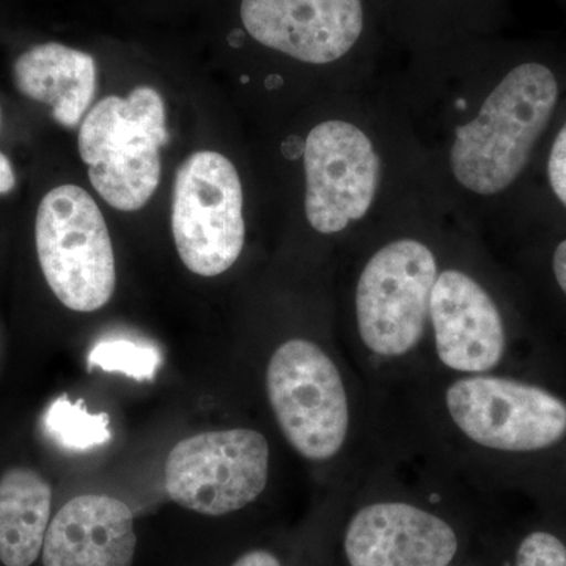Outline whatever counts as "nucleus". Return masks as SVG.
I'll return each mask as SVG.
<instances>
[{
  "mask_svg": "<svg viewBox=\"0 0 566 566\" xmlns=\"http://www.w3.org/2000/svg\"><path fill=\"white\" fill-rule=\"evenodd\" d=\"M35 243L44 279L65 307L91 314L109 303L114 248L91 193L74 185L48 192L36 211Z\"/></svg>",
  "mask_w": 566,
  "mask_h": 566,
  "instance_id": "obj_6",
  "label": "nucleus"
},
{
  "mask_svg": "<svg viewBox=\"0 0 566 566\" xmlns=\"http://www.w3.org/2000/svg\"><path fill=\"white\" fill-rule=\"evenodd\" d=\"M172 233L181 262L193 274L214 277L240 259L243 188L221 153L197 151L181 164L174 185Z\"/></svg>",
  "mask_w": 566,
  "mask_h": 566,
  "instance_id": "obj_7",
  "label": "nucleus"
},
{
  "mask_svg": "<svg viewBox=\"0 0 566 566\" xmlns=\"http://www.w3.org/2000/svg\"><path fill=\"white\" fill-rule=\"evenodd\" d=\"M241 81H243V82H248V81H249V77H248V76H243V77H241Z\"/></svg>",
  "mask_w": 566,
  "mask_h": 566,
  "instance_id": "obj_24",
  "label": "nucleus"
},
{
  "mask_svg": "<svg viewBox=\"0 0 566 566\" xmlns=\"http://www.w3.org/2000/svg\"><path fill=\"white\" fill-rule=\"evenodd\" d=\"M305 216L323 234L360 221L378 192L379 156L367 134L342 120L319 123L304 144Z\"/></svg>",
  "mask_w": 566,
  "mask_h": 566,
  "instance_id": "obj_9",
  "label": "nucleus"
},
{
  "mask_svg": "<svg viewBox=\"0 0 566 566\" xmlns=\"http://www.w3.org/2000/svg\"><path fill=\"white\" fill-rule=\"evenodd\" d=\"M18 91L52 107L55 120L76 128L96 92V65L87 52L61 43L36 44L13 66Z\"/></svg>",
  "mask_w": 566,
  "mask_h": 566,
  "instance_id": "obj_14",
  "label": "nucleus"
},
{
  "mask_svg": "<svg viewBox=\"0 0 566 566\" xmlns=\"http://www.w3.org/2000/svg\"><path fill=\"white\" fill-rule=\"evenodd\" d=\"M14 182H17V178H14L9 158L0 153V193L10 192L14 188Z\"/></svg>",
  "mask_w": 566,
  "mask_h": 566,
  "instance_id": "obj_22",
  "label": "nucleus"
},
{
  "mask_svg": "<svg viewBox=\"0 0 566 566\" xmlns=\"http://www.w3.org/2000/svg\"><path fill=\"white\" fill-rule=\"evenodd\" d=\"M457 528L444 516L406 499H376L349 517L344 535L348 566H452Z\"/></svg>",
  "mask_w": 566,
  "mask_h": 566,
  "instance_id": "obj_11",
  "label": "nucleus"
},
{
  "mask_svg": "<svg viewBox=\"0 0 566 566\" xmlns=\"http://www.w3.org/2000/svg\"><path fill=\"white\" fill-rule=\"evenodd\" d=\"M557 99V80L547 66L528 62L510 71L474 120L457 128L450 150L455 180L480 196L510 188L526 169Z\"/></svg>",
  "mask_w": 566,
  "mask_h": 566,
  "instance_id": "obj_1",
  "label": "nucleus"
},
{
  "mask_svg": "<svg viewBox=\"0 0 566 566\" xmlns=\"http://www.w3.org/2000/svg\"><path fill=\"white\" fill-rule=\"evenodd\" d=\"M553 271L558 286L566 294V240L562 241L554 251Z\"/></svg>",
  "mask_w": 566,
  "mask_h": 566,
  "instance_id": "obj_21",
  "label": "nucleus"
},
{
  "mask_svg": "<svg viewBox=\"0 0 566 566\" xmlns=\"http://www.w3.org/2000/svg\"><path fill=\"white\" fill-rule=\"evenodd\" d=\"M137 538L129 506L109 495L71 499L48 526L44 566H132Z\"/></svg>",
  "mask_w": 566,
  "mask_h": 566,
  "instance_id": "obj_13",
  "label": "nucleus"
},
{
  "mask_svg": "<svg viewBox=\"0 0 566 566\" xmlns=\"http://www.w3.org/2000/svg\"><path fill=\"white\" fill-rule=\"evenodd\" d=\"M439 264L422 241L382 245L365 263L354 292V322L365 364L397 368L416 360L430 326Z\"/></svg>",
  "mask_w": 566,
  "mask_h": 566,
  "instance_id": "obj_2",
  "label": "nucleus"
},
{
  "mask_svg": "<svg viewBox=\"0 0 566 566\" xmlns=\"http://www.w3.org/2000/svg\"><path fill=\"white\" fill-rule=\"evenodd\" d=\"M547 178L551 188L560 203L566 208V123L554 140L547 161Z\"/></svg>",
  "mask_w": 566,
  "mask_h": 566,
  "instance_id": "obj_19",
  "label": "nucleus"
},
{
  "mask_svg": "<svg viewBox=\"0 0 566 566\" xmlns=\"http://www.w3.org/2000/svg\"><path fill=\"white\" fill-rule=\"evenodd\" d=\"M270 444L251 428L182 439L166 461L167 494L192 512L222 516L255 502L270 479Z\"/></svg>",
  "mask_w": 566,
  "mask_h": 566,
  "instance_id": "obj_8",
  "label": "nucleus"
},
{
  "mask_svg": "<svg viewBox=\"0 0 566 566\" xmlns=\"http://www.w3.org/2000/svg\"><path fill=\"white\" fill-rule=\"evenodd\" d=\"M266 394L275 422L294 452L327 464L356 436L357 406L344 370L323 346L290 338L271 356Z\"/></svg>",
  "mask_w": 566,
  "mask_h": 566,
  "instance_id": "obj_3",
  "label": "nucleus"
},
{
  "mask_svg": "<svg viewBox=\"0 0 566 566\" xmlns=\"http://www.w3.org/2000/svg\"><path fill=\"white\" fill-rule=\"evenodd\" d=\"M515 566H566V545L551 532H532L517 546Z\"/></svg>",
  "mask_w": 566,
  "mask_h": 566,
  "instance_id": "obj_18",
  "label": "nucleus"
},
{
  "mask_svg": "<svg viewBox=\"0 0 566 566\" xmlns=\"http://www.w3.org/2000/svg\"><path fill=\"white\" fill-rule=\"evenodd\" d=\"M252 39L296 61L331 63L353 50L364 31L363 0H243Z\"/></svg>",
  "mask_w": 566,
  "mask_h": 566,
  "instance_id": "obj_12",
  "label": "nucleus"
},
{
  "mask_svg": "<svg viewBox=\"0 0 566 566\" xmlns=\"http://www.w3.org/2000/svg\"><path fill=\"white\" fill-rule=\"evenodd\" d=\"M431 354L450 376L495 374L506 354L504 316L471 274L439 271L430 300Z\"/></svg>",
  "mask_w": 566,
  "mask_h": 566,
  "instance_id": "obj_10",
  "label": "nucleus"
},
{
  "mask_svg": "<svg viewBox=\"0 0 566 566\" xmlns=\"http://www.w3.org/2000/svg\"><path fill=\"white\" fill-rule=\"evenodd\" d=\"M91 368L104 371H120L134 379H151L161 364V356L150 346L133 344L128 340H106L92 349L88 356Z\"/></svg>",
  "mask_w": 566,
  "mask_h": 566,
  "instance_id": "obj_17",
  "label": "nucleus"
},
{
  "mask_svg": "<svg viewBox=\"0 0 566 566\" xmlns=\"http://www.w3.org/2000/svg\"><path fill=\"white\" fill-rule=\"evenodd\" d=\"M50 483L28 468H13L0 479V560L31 566L43 549L50 526Z\"/></svg>",
  "mask_w": 566,
  "mask_h": 566,
  "instance_id": "obj_15",
  "label": "nucleus"
},
{
  "mask_svg": "<svg viewBox=\"0 0 566 566\" xmlns=\"http://www.w3.org/2000/svg\"><path fill=\"white\" fill-rule=\"evenodd\" d=\"M232 566H282L270 551L253 549L238 558Z\"/></svg>",
  "mask_w": 566,
  "mask_h": 566,
  "instance_id": "obj_20",
  "label": "nucleus"
},
{
  "mask_svg": "<svg viewBox=\"0 0 566 566\" xmlns=\"http://www.w3.org/2000/svg\"><path fill=\"white\" fill-rule=\"evenodd\" d=\"M169 142L166 107L155 88L107 96L82 122L77 145L96 192L120 211L144 208L161 178L159 150Z\"/></svg>",
  "mask_w": 566,
  "mask_h": 566,
  "instance_id": "obj_5",
  "label": "nucleus"
},
{
  "mask_svg": "<svg viewBox=\"0 0 566 566\" xmlns=\"http://www.w3.org/2000/svg\"><path fill=\"white\" fill-rule=\"evenodd\" d=\"M438 409L453 441L475 453L543 452L566 438L565 401L510 376H450Z\"/></svg>",
  "mask_w": 566,
  "mask_h": 566,
  "instance_id": "obj_4",
  "label": "nucleus"
},
{
  "mask_svg": "<svg viewBox=\"0 0 566 566\" xmlns=\"http://www.w3.org/2000/svg\"><path fill=\"white\" fill-rule=\"evenodd\" d=\"M230 44L232 46H240L243 43V33L234 31L232 35L229 36Z\"/></svg>",
  "mask_w": 566,
  "mask_h": 566,
  "instance_id": "obj_23",
  "label": "nucleus"
},
{
  "mask_svg": "<svg viewBox=\"0 0 566 566\" xmlns=\"http://www.w3.org/2000/svg\"><path fill=\"white\" fill-rule=\"evenodd\" d=\"M48 433L66 449L87 450L111 441L109 417L91 415L82 401L73 403L66 395L57 398L44 417Z\"/></svg>",
  "mask_w": 566,
  "mask_h": 566,
  "instance_id": "obj_16",
  "label": "nucleus"
}]
</instances>
